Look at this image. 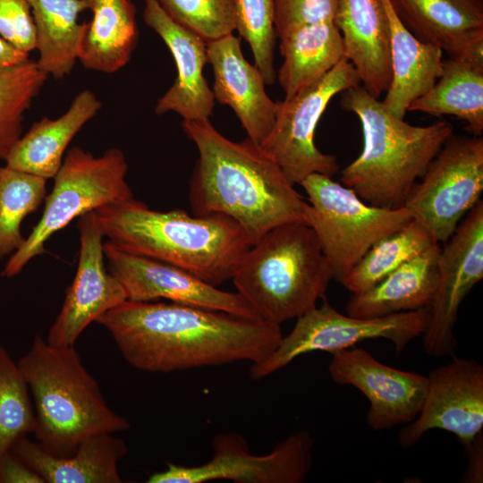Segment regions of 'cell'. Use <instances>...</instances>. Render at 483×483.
Masks as SVG:
<instances>
[{"label": "cell", "mask_w": 483, "mask_h": 483, "mask_svg": "<svg viewBox=\"0 0 483 483\" xmlns=\"http://www.w3.org/2000/svg\"><path fill=\"white\" fill-rule=\"evenodd\" d=\"M437 244L427 229L411 219L377 241L341 281L352 294L365 292L397 267Z\"/></svg>", "instance_id": "cell-30"}, {"label": "cell", "mask_w": 483, "mask_h": 483, "mask_svg": "<svg viewBox=\"0 0 483 483\" xmlns=\"http://www.w3.org/2000/svg\"><path fill=\"white\" fill-rule=\"evenodd\" d=\"M47 181L5 165L0 166V258L13 255L24 243L21 223L45 200Z\"/></svg>", "instance_id": "cell-31"}, {"label": "cell", "mask_w": 483, "mask_h": 483, "mask_svg": "<svg viewBox=\"0 0 483 483\" xmlns=\"http://www.w3.org/2000/svg\"><path fill=\"white\" fill-rule=\"evenodd\" d=\"M405 27L451 58L483 64V0H389Z\"/></svg>", "instance_id": "cell-20"}, {"label": "cell", "mask_w": 483, "mask_h": 483, "mask_svg": "<svg viewBox=\"0 0 483 483\" xmlns=\"http://www.w3.org/2000/svg\"><path fill=\"white\" fill-rule=\"evenodd\" d=\"M78 267L47 342L72 346L86 327L127 300L124 288L105 265L104 234L94 211L79 217Z\"/></svg>", "instance_id": "cell-17"}, {"label": "cell", "mask_w": 483, "mask_h": 483, "mask_svg": "<svg viewBox=\"0 0 483 483\" xmlns=\"http://www.w3.org/2000/svg\"><path fill=\"white\" fill-rule=\"evenodd\" d=\"M97 95L84 89L59 117H43L20 137L4 159L5 165L47 180L59 171L64 153L77 133L101 109Z\"/></svg>", "instance_id": "cell-23"}, {"label": "cell", "mask_w": 483, "mask_h": 483, "mask_svg": "<svg viewBox=\"0 0 483 483\" xmlns=\"http://www.w3.org/2000/svg\"><path fill=\"white\" fill-rule=\"evenodd\" d=\"M427 394L419 415L398 434L402 448L432 429L453 434L467 450L483 428V366L454 357L428 377Z\"/></svg>", "instance_id": "cell-14"}, {"label": "cell", "mask_w": 483, "mask_h": 483, "mask_svg": "<svg viewBox=\"0 0 483 483\" xmlns=\"http://www.w3.org/2000/svg\"><path fill=\"white\" fill-rule=\"evenodd\" d=\"M408 111L434 116L453 115L473 136L483 131V64L449 57L434 86L414 100Z\"/></svg>", "instance_id": "cell-29"}, {"label": "cell", "mask_w": 483, "mask_h": 483, "mask_svg": "<svg viewBox=\"0 0 483 483\" xmlns=\"http://www.w3.org/2000/svg\"><path fill=\"white\" fill-rule=\"evenodd\" d=\"M235 30L250 45L266 85L275 82L274 0H237Z\"/></svg>", "instance_id": "cell-34"}, {"label": "cell", "mask_w": 483, "mask_h": 483, "mask_svg": "<svg viewBox=\"0 0 483 483\" xmlns=\"http://www.w3.org/2000/svg\"><path fill=\"white\" fill-rule=\"evenodd\" d=\"M313 441L306 431H297L279 442L267 454L254 455L244 438L225 433L212 441L210 461L198 466L169 463L152 474L148 483H203L229 479L240 483H301L312 465Z\"/></svg>", "instance_id": "cell-12"}, {"label": "cell", "mask_w": 483, "mask_h": 483, "mask_svg": "<svg viewBox=\"0 0 483 483\" xmlns=\"http://www.w3.org/2000/svg\"><path fill=\"white\" fill-rule=\"evenodd\" d=\"M29 59L25 54L0 36V66H10Z\"/></svg>", "instance_id": "cell-40"}, {"label": "cell", "mask_w": 483, "mask_h": 483, "mask_svg": "<svg viewBox=\"0 0 483 483\" xmlns=\"http://www.w3.org/2000/svg\"><path fill=\"white\" fill-rule=\"evenodd\" d=\"M341 106L359 118L363 148L343 171L341 182L368 204L396 208L453 135L445 121L411 125L356 85L341 92Z\"/></svg>", "instance_id": "cell-4"}, {"label": "cell", "mask_w": 483, "mask_h": 483, "mask_svg": "<svg viewBox=\"0 0 483 483\" xmlns=\"http://www.w3.org/2000/svg\"><path fill=\"white\" fill-rule=\"evenodd\" d=\"M339 0H274L276 38L298 28L333 21Z\"/></svg>", "instance_id": "cell-36"}, {"label": "cell", "mask_w": 483, "mask_h": 483, "mask_svg": "<svg viewBox=\"0 0 483 483\" xmlns=\"http://www.w3.org/2000/svg\"><path fill=\"white\" fill-rule=\"evenodd\" d=\"M300 184L308 196L307 225L341 282L379 240L413 217L404 208H381L363 201L351 188L322 174H311Z\"/></svg>", "instance_id": "cell-8"}, {"label": "cell", "mask_w": 483, "mask_h": 483, "mask_svg": "<svg viewBox=\"0 0 483 483\" xmlns=\"http://www.w3.org/2000/svg\"><path fill=\"white\" fill-rule=\"evenodd\" d=\"M176 23L198 34L207 42L236 30L237 0H157Z\"/></svg>", "instance_id": "cell-35"}, {"label": "cell", "mask_w": 483, "mask_h": 483, "mask_svg": "<svg viewBox=\"0 0 483 483\" xmlns=\"http://www.w3.org/2000/svg\"><path fill=\"white\" fill-rule=\"evenodd\" d=\"M412 186L403 207L437 242H447L483 191V139L452 135Z\"/></svg>", "instance_id": "cell-10"}, {"label": "cell", "mask_w": 483, "mask_h": 483, "mask_svg": "<svg viewBox=\"0 0 483 483\" xmlns=\"http://www.w3.org/2000/svg\"><path fill=\"white\" fill-rule=\"evenodd\" d=\"M328 373L337 384L360 391L369 402L367 423L374 430L408 424L419 415L428 379L386 365L362 348L335 352Z\"/></svg>", "instance_id": "cell-16"}, {"label": "cell", "mask_w": 483, "mask_h": 483, "mask_svg": "<svg viewBox=\"0 0 483 483\" xmlns=\"http://www.w3.org/2000/svg\"><path fill=\"white\" fill-rule=\"evenodd\" d=\"M35 411L18 364L0 344V456L20 438L33 433Z\"/></svg>", "instance_id": "cell-33"}, {"label": "cell", "mask_w": 483, "mask_h": 483, "mask_svg": "<svg viewBox=\"0 0 483 483\" xmlns=\"http://www.w3.org/2000/svg\"><path fill=\"white\" fill-rule=\"evenodd\" d=\"M124 153L111 148L100 156L75 146L64 156L54 177L52 191L45 198L43 214L22 246L10 256L1 275L11 278L35 257L47 252L45 244L76 217L97 208L134 198L126 174Z\"/></svg>", "instance_id": "cell-7"}, {"label": "cell", "mask_w": 483, "mask_h": 483, "mask_svg": "<svg viewBox=\"0 0 483 483\" xmlns=\"http://www.w3.org/2000/svg\"><path fill=\"white\" fill-rule=\"evenodd\" d=\"M483 278V202L480 199L459 224L441 249L437 284L422 334L425 352L436 357L452 355L457 341L453 329L461 303Z\"/></svg>", "instance_id": "cell-13"}, {"label": "cell", "mask_w": 483, "mask_h": 483, "mask_svg": "<svg viewBox=\"0 0 483 483\" xmlns=\"http://www.w3.org/2000/svg\"><path fill=\"white\" fill-rule=\"evenodd\" d=\"M48 75L30 58L0 66V159L22 135L25 113L39 94Z\"/></svg>", "instance_id": "cell-32"}, {"label": "cell", "mask_w": 483, "mask_h": 483, "mask_svg": "<svg viewBox=\"0 0 483 483\" xmlns=\"http://www.w3.org/2000/svg\"><path fill=\"white\" fill-rule=\"evenodd\" d=\"M332 279L311 227L288 223L250 246L231 280L261 318L281 325L314 309Z\"/></svg>", "instance_id": "cell-6"}, {"label": "cell", "mask_w": 483, "mask_h": 483, "mask_svg": "<svg viewBox=\"0 0 483 483\" xmlns=\"http://www.w3.org/2000/svg\"><path fill=\"white\" fill-rule=\"evenodd\" d=\"M429 307L377 318L344 315L327 301L297 318L292 331L283 336L275 350L263 361L252 364L253 379L263 378L287 366L299 356L312 352H335L367 340L391 341L401 353L408 343L427 328Z\"/></svg>", "instance_id": "cell-9"}, {"label": "cell", "mask_w": 483, "mask_h": 483, "mask_svg": "<svg viewBox=\"0 0 483 483\" xmlns=\"http://www.w3.org/2000/svg\"><path fill=\"white\" fill-rule=\"evenodd\" d=\"M17 364L33 399V434L49 453L70 456L91 436L131 428L107 405L74 345L54 346L37 335Z\"/></svg>", "instance_id": "cell-5"}, {"label": "cell", "mask_w": 483, "mask_h": 483, "mask_svg": "<svg viewBox=\"0 0 483 483\" xmlns=\"http://www.w3.org/2000/svg\"><path fill=\"white\" fill-rule=\"evenodd\" d=\"M36 32L37 63L49 76L69 75L80 55L88 22L79 16L90 10V0H27Z\"/></svg>", "instance_id": "cell-26"}, {"label": "cell", "mask_w": 483, "mask_h": 483, "mask_svg": "<svg viewBox=\"0 0 483 483\" xmlns=\"http://www.w3.org/2000/svg\"><path fill=\"white\" fill-rule=\"evenodd\" d=\"M279 39L284 61L276 79L284 98L318 80L345 58L342 35L333 21L298 28Z\"/></svg>", "instance_id": "cell-27"}, {"label": "cell", "mask_w": 483, "mask_h": 483, "mask_svg": "<svg viewBox=\"0 0 483 483\" xmlns=\"http://www.w3.org/2000/svg\"><path fill=\"white\" fill-rule=\"evenodd\" d=\"M439 243L405 262L370 289L352 294L346 310L357 318H377L429 307L437 284Z\"/></svg>", "instance_id": "cell-25"}, {"label": "cell", "mask_w": 483, "mask_h": 483, "mask_svg": "<svg viewBox=\"0 0 483 483\" xmlns=\"http://www.w3.org/2000/svg\"><path fill=\"white\" fill-rule=\"evenodd\" d=\"M44 483H121L118 462L128 453L123 439L100 433L84 439L70 456L57 457L27 436L11 450Z\"/></svg>", "instance_id": "cell-22"}, {"label": "cell", "mask_w": 483, "mask_h": 483, "mask_svg": "<svg viewBox=\"0 0 483 483\" xmlns=\"http://www.w3.org/2000/svg\"><path fill=\"white\" fill-rule=\"evenodd\" d=\"M94 212L104 237L115 247L177 267L214 286L232 279L251 246L242 228L221 214L157 211L134 198Z\"/></svg>", "instance_id": "cell-3"}, {"label": "cell", "mask_w": 483, "mask_h": 483, "mask_svg": "<svg viewBox=\"0 0 483 483\" xmlns=\"http://www.w3.org/2000/svg\"><path fill=\"white\" fill-rule=\"evenodd\" d=\"M207 44L215 100L229 106L247 137L260 143L274 125L277 101L267 95L261 72L245 59L241 40L233 33Z\"/></svg>", "instance_id": "cell-19"}, {"label": "cell", "mask_w": 483, "mask_h": 483, "mask_svg": "<svg viewBox=\"0 0 483 483\" xmlns=\"http://www.w3.org/2000/svg\"><path fill=\"white\" fill-rule=\"evenodd\" d=\"M390 27L392 80L384 105L402 118L410 105L427 93L443 69V51L415 37L402 22L389 0H383Z\"/></svg>", "instance_id": "cell-24"}, {"label": "cell", "mask_w": 483, "mask_h": 483, "mask_svg": "<svg viewBox=\"0 0 483 483\" xmlns=\"http://www.w3.org/2000/svg\"><path fill=\"white\" fill-rule=\"evenodd\" d=\"M108 271L125 290L127 300L172 302L218 310L250 319H263L239 293L219 290L177 267L128 253L104 242Z\"/></svg>", "instance_id": "cell-15"}, {"label": "cell", "mask_w": 483, "mask_h": 483, "mask_svg": "<svg viewBox=\"0 0 483 483\" xmlns=\"http://www.w3.org/2000/svg\"><path fill=\"white\" fill-rule=\"evenodd\" d=\"M182 127L199 152L190 181L194 216L232 218L251 246L278 225H307L309 203L259 143L248 137L233 141L209 120H183Z\"/></svg>", "instance_id": "cell-2"}, {"label": "cell", "mask_w": 483, "mask_h": 483, "mask_svg": "<svg viewBox=\"0 0 483 483\" xmlns=\"http://www.w3.org/2000/svg\"><path fill=\"white\" fill-rule=\"evenodd\" d=\"M144 3L143 20L165 43L177 70L174 84L157 102L156 114L174 112L185 121L209 120L216 100L203 74L208 63L207 41L174 21L157 0Z\"/></svg>", "instance_id": "cell-18"}, {"label": "cell", "mask_w": 483, "mask_h": 483, "mask_svg": "<svg viewBox=\"0 0 483 483\" xmlns=\"http://www.w3.org/2000/svg\"><path fill=\"white\" fill-rule=\"evenodd\" d=\"M0 483H44V481L11 451L0 456Z\"/></svg>", "instance_id": "cell-38"}, {"label": "cell", "mask_w": 483, "mask_h": 483, "mask_svg": "<svg viewBox=\"0 0 483 483\" xmlns=\"http://www.w3.org/2000/svg\"><path fill=\"white\" fill-rule=\"evenodd\" d=\"M0 36L20 51L36 48V32L27 0H0Z\"/></svg>", "instance_id": "cell-37"}, {"label": "cell", "mask_w": 483, "mask_h": 483, "mask_svg": "<svg viewBox=\"0 0 483 483\" xmlns=\"http://www.w3.org/2000/svg\"><path fill=\"white\" fill-rule=\"evenodd\" d=\"M80 63L89 70L114 73L130 61L138 40L135 7L131 0H90Z\"/></svg>", "instance_id": "cell-28"}, {"label": "cell", "mask_w": 483, "mask_h": 483, "mask_svg": "<svg viewBox=\"0 0 483 483\" xmlns=\"http://www.w3.org/2000/svg\"><path fill=\"white\" fill-rule=\"evenodd\" d=\"M480 432L470 446L465 450L469 454L468 467L462 478V482L479 483L483 479V443Z\"/></svg>", "instance_id": "cell-39"}, {"label": "cell", "mask_w": 483, "mask_h": 483, "mask_svg": "<svg viewBox=\"0 0 483 483\" xmlns=\"http://www.w3.org/2000/svg\"><path fill=\"white\" fill-rule=\"evenodd\" d=\"M133 368L168 373L235 361L257 364L277 347L279 324L176 302L126 300L97 321Z\"/></svg>", "instance_id": "cell-1"}, {"label": "cell", "mask_w": 483, "mask_h": 483, "mask_svg": "<svg viewBox=\"0 0 483 483\" xmlns=\"http://www.w3.org/2000/svg\"><path fill=\"white\" fill-rule=\"evenodd\" d=\"M333 21L342 35L344 57L364 89L378 98L392 80L390 27L383 0H339Z\"/></svg>", "instance_id": "cell-21"}, {"label": "cell", "mask_w": 483, "mask_h": 483, "mask_svg": "<svg viewBox=\"0 0 483 483\" xmlns=\"http://www.w3.org/2000/svg\"><path fill=\"white\" fill-rule=\"evenodd\" d=\"M360 82L353 65L343 58L318 80L277 101L274 125L259 145L293 185L311 174L332 177L337 173L336 158L316 147L315 131L330 100Z\"/></svg>", "instance_id": "cell-11"}]
</instances>
